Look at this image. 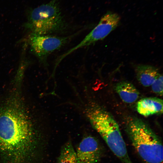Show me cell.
<instances>
[{"mask_svg":"<svg viewBox=\"0 0 163 163\" xmlns=\"http://www.w3.org/2000/svg\"><path fill=\"white\" fill-rule=\"evenodd\" d=\"M74 35L58 37L32 34L29 40L33 51L40 59L44 61L50 54L63 46Z\"/></svg>","mask_w":163,"mask_h":163,"instance_id":"obj_6","label":"cell"},{"mask_svg":"<svg viewBox=\"0 0 163 163\" xmlns=\"http://www.w3.org/2000/svg\"><path fill=\"white\" fill-rule=\"evenodd\" d=\"M115 89L121 99L128 104L135 102L139 98V93L131 83L128 82H120L115 85Z\"/></svg>","mask_w":163,"mask_h":163,"instance_id":"obj_10","label":"cell"},{"mask_svg":"<svg viewBox=\"0 0 163 163\" xmlns=\"http://www.w3.org/2000/svg\"><path fill=\"white\" fill-rule=\"evenodd\" d=\"M153 92L161 96L163 95V76L160 74L151 85Z\"/></svg>","mask_w":163,"mask_h":163,"instance_id":"obj_12","label":"cell"},{"mask_svg":"<svg viewBox=\"0 0 163 163\" xmlns=\"http://www.w3.org/2000/svg\"><path fill=\"white\" fill-rule=\"evenodd\" d=\"M75 152L77 163H98L102 155L99 142L91 136L83 138Z\"/></svg>","mask_w":163,"mask_h":163,"instance_id":"obj_7","label":"cell"},{"mask_svg":"<svg viewBox=\"0 0 163 163\" xmlns=\"http://www.w3.org/2000/svg\"><path fill=\"white\" fill-rule=\"evenodd\" d=\"M135 72L137 80L145 87L151 86L160 74L156 68L145 65L137 66L135 67Z\"/></svg>","mask_w":163,"mask_h":163,"instance_id":"obj_9","label":"cell"},{"mask_svg":"<svg viewBox=\"0 0 163 163\" xmlns=\"http://www.w3.org/2000/svg\"><path fill=\"white\" fill-rule=\"evenodd\" d=\"M120 17L117 14L109 12L101 18L98 24L76 46L59 57L62 61L68 55L78 49L89 46L102 40L115 29L119 23Z\"/></svg>","mask_w":163,"mask_h":163,"instance_id":"obj_5","label":"cell"},{"mask_svg":"<svg viewBox=\"0 0 163 163\" xmlns=\"http://www.w3.org/2000/svg\"><path fill=\"white\" fill-rule=\"evenodd\" d=\"M13 97L0 107V149L20 154L34 142L33 125L21 102Z\"/></svg>","mask_w":163,"mask_h":163,"instance_id":"obj_1","label":"cell"},{"mask_svg":"<svg viewBox=\"0 0 163 163\" xmlns=\"http://www.w3.org/2000/svg\"><path fill=\"white\" fill-rule=\"evenodd\" d=\"M125 130L131 143L145 163H162L163 146L160 138L142 120L131 117Z\"/></svg>","mask_w":163,"mask_h":163,"instance_id":"obj_2","label":"cell"},{"mask_svg":"<svg viewBox=\"0 0 163 163\" xmlns=\"http://www.w3.org/2000/svg\"><path fill=\"white\" fill-rule=\"evenodd\" d=\"M88 117L95 129L110 149L123 163H133L117 122L107 111L98 106L93 107Z\"/></svg>","mask_w":163,"mask_h":163,"instance_id":"obj_3","label":"cell"},{"mask_svg":"<svg viewBox=\"0 0 163 163\" xmlns=\"http://www.w3.org/2000/svg\"><path fill=\"white\" fill-rule=\"evenodd\" d=\"M56 163H77L76 152L71 141L62 146Z\"/></svg>","mask_w":163,"mask_h":163,"instance_id":"obj_11","label":"cell"},{"mask_svg":"<svg viewBox=\"0 0 163 163\" xmlns=\"http://www.w3.org/2000/svg\"><path fill=\"white\" fill-rule=\"evenodd\" d=\"M27 26L32 34L50 35L60 33L66 28V23L58 0H52L29 11Z\"/></svg>","mask_w":163,"mask_h":163,"instance_id":"obj_4","label":"cell"},{"mask_svg":"<svg viewBox=\"0 0 163 163\" xmlns=\"http://www.w3.org/2000/svg\"><path fill=\"white\" fill-rule=\"evenodd\" d=\"M163 100L157 97L143 98L137 102L136 109L142 115L148 117L163 112Z\"/></svg>","mask_w":163,"mask_h":163,"instance_id":"obj_8","label":"cell"}]
</instances>
